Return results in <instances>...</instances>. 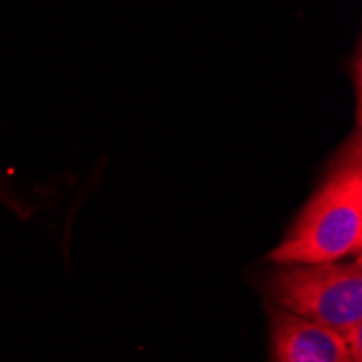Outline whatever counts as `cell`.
<instances>
[{"label": "cell", "instance_id": "1", "mask_svg": "<svg viewBox=\"0 0 362 362\" xmlns=\"http://www.w3.org/2000/svg\"><path fill=\"white\" fill-rule=\"evenodd\" d=\"M362 250V150L356 133L302 209L284 241L269 254L280 265L337 262Z\"/></svg>", "mask_w": 362, "mask_h": 362}, {"label": "cell", "instance_id": "2", "mask_svg": "<svg viewBox=\"0 0 362 362\" xmlns=\"http://www.w3.org/2000/svg\"><path fill=\"white\" fill-rule=\"evenodd\" d=\"M274 302L302 319L345 332L362 323V269L354 262H319L276 269L267 280Z\"/></svg>", "mask_w": 362, "mask_h": 362}, {"label": "cell", "instance_id": "3", "mask_svg": "<svg viewBox=\"0 0 362 362\" xmlns=\"http://www.w3.org/2000/svg\"><path fill=\"white\" fill-rule=\"evenodd\" d=\"M274 362H356L341 332L282 308L272 310Z\"/></svg>", "mask_w": 362, "mask_h": 362}, {"label": "cell", "instance_id": "4", "mask_svg": "<svg viewBox=\"0 0 362 362\" xmlns=\"http://www.w3.org/2000/svg\"><path fill=\"white\" fill-rule=\"evenodd\" d=\"M341 337H343L351 358L356 362H362V323H358V325L349 327V330L341 332Z\"/></svg>", "mask_w": 362, "mask_h": 362}]
</instances>
